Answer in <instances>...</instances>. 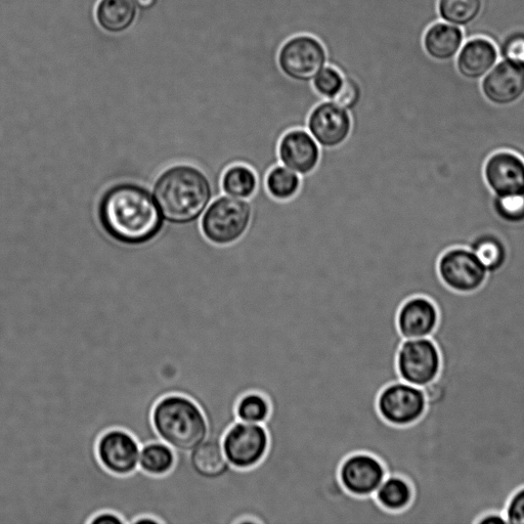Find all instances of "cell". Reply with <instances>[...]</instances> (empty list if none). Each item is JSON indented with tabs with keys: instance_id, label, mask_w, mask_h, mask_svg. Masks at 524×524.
<instances>
[{
	"instance_id": "cell-1",
	"label": "cell",
	"mask_w": 524,
	"mask_h": 524,
	"mask_svg": "<svg viewBox=\"0 0 524 524\" xmlns=\"http://www.w3.org/2000/svg\"><path fill=\"white\" fill-rule=\"evenodd\" d=\"M99 217L109 236L128 245L147 243L162 228V217L153 197L133 184L108 190L101 200Z\"/></svg>"
},
{
	"instance_id": "cell-2",
	"label": "cell",
	"mask_w": 524,
	"mask_h": 524,
	"mask_svg": "<svg viewBox=\"0 0 524 524\" xmlns=\"http://www.w3.org/2000/svg\"><path fill=\"white\" fill-rule=\"evenodd\" d=\"M154 196L166 220L181 225L198 221L214 199L206 172L191 165L166 170L155 184Z\"/></svg>"
},
{
	"instance_id": "cell-3",
	"label": "cell",
	"mask_w": 524,
	"mask_h": 524,
	"mask_svg": "<svg viewBox=\"0 0 524 524\" xmlns=\"http://www.w3.org/2000/svg\"><path fill=\"white\" fill-rule=\"evenodd\" d=\"M251 217L252 207L249 200L223 194L214 198L203 213L201 232L214 245H231L245 235Z\"/></svg>"
},
{
	"instance_id": "cell-4",
	"label": "cell",
	"mask_w": 524,
	"mask_h": 524,
	"mask_svg": "<svg viewBox=\"0 0 524 524\" xmlns=\"http://www.w3.org/2000/svg\"><path fill=\"white\" fill-rule=\"evenodd\" d=\"M442 359L430 337L405 339L399 349L397 368L402 381L425 387L438 378Z\"/></svg>"
},
{
	"instance_id": "cell-5",
	"label": "cell",
	"mask_w": 524,
	"mask_h": 524,
	"mask_svg": "<svg viewBox=\"0 0 524 524\" xmlns=\"http://www.w3.org/2000/svg\"><path fill=\"white\" fill-rule=\"evenodd\" d=\"M438 273L442 282L451 290L468 294L482 288L489 272L477 256L467 247L447 249L438 261Z\"/></svg>"
},
{
	"instance_id": "cell-6",
	"label": "cell",
	"mask_w": 524,
	"mask_h": 524,
	"mask_svg": "<svg viewBox=\"0 0 524 524\" xmlns=\"http://www.w3.org/2000/svg\"><path fill=\"white\" fill-rule=\"evenodd\" d=\"M222 442L229 463L236 469H249L259 464L270 445L264 424L239 420L227 430Z\"/></svg>"
},
{
	"instance_id": "cell-7",
	"label": "cell",
	"mask_w": 524,
	"mask_h": 524,
	"mask_svg": "<svg viewBox=\"0 0 524 524\" xmlns=\"http://www.w3.org/2000/svg\"><path fill=\"white\" fill-rule=\"evenodd\" d=\"M426 397L422 387L405 381L384 387L377 400L380 416L393 426H408L422 418L426 411Z\"/></svg>"
},
{
	"instance_id": "cell-8",
	"label": "cell",
	"mask_w": 524,
	"mask_h": 524,
	"mask_svg": "<svg viewBox=\"0 0 524 524\" xmlns=\"http://www.w3.org/2000/svg\"><path fill=\"white\" fill-rule=\"evenodd\" d=\"M326 53L321 43L310 36H298L281 50L279 64L283 73L299 82H309L323 69Z\"/></svg>"
},
{
	"instance_id": "cell-9",
	"label": "cell",
	"mask_w": 524,
	"mask_h": 524,
	"mask_svg": "<svg viewBox=\"0 0 524 524\" xmlns=\"http://www.w3.org/2000/svg\"><path fill=\"white\" fill-rule=\"evenodd\" d=\"M351 112L334 101H322L311 111L307 129L321 148L333 149L344 144L351 136Z\"/></svg>"
},
{
	"instance_id": "cell-10",
	"label": "cell",
	"mask_w": 524,
	"mask_h": 524,
	"mask_svg": "<svg viewBox=\"0 0 524 524\" xmlns=\"http://www.w3.org/2000/svg\"><path fill=\"white\" fill-rule=\"evenodd\" d=\"M141 448L133 434L114 428L101 435L97 454L106 470L114 475L126 476L139 469Z\"/></svg>"
},
{
	"instance_id": "cell-11",
	"label": "cell",
	"mask_w": 524,
	"mask_h": 524,
	"mask_svg": "<svg viewBox=\"0 0 524 524\" xmlns=\"http://www.w3.org/2000/svg\"><path fill=\"white\" fill-rule=\"evenodd\" d=\"M485 100L495 107H512L524 98V64L507 60L497 65L480 83Z\"/></svg>"
},
{
	"instance_id": "cell-12",
	"label": "cell",
	"mask_w": 524,
	"mask_h": 524,
	"mask_svg": "<svg viewBox=\"0 0 524 524\" xmlns=\"http://www.w3.org/2000/svg\"><path fill=\"white\" fill-rule=\"evenodd\" d=\"M483 176L497 197L524 194V158L511 150H499L485 161Z\"/></svg>"
},
{
	"instance_id": "cell-13",
	"label": "cell",
	"mask_w": 524,
	"mask_h": 524,
	"mask_svg": "<svg viewBox=\"0 0 524 524\" xmlns=\"http://www.w3.org/2000/svg\"><path fill=\"white\" fill-rule=\"evenodd\" d=\"M387 476L383 463L369 453L348 456L339 468V480L344 490L357 497L374 496Z\"/></svg>"
},
{
	"instance_id": "cell-14",
	"label": "cell",
	"mask_w": 524,
	"mask_h": 524,
	"mask_svg": "<svg viewBox=\"0 0 524 524\" xmlns=\"http://www.w3.org/2000/svg\"><path fill=\"white\" fill-rule=\"evenodd\" d=\"M278 154L281 164L304 177L317 168L321 159V147L308 129L294 128L281 138Z\"/></svg>"
},
{
	"instance_id": "cell-15",
	"label": "cell",
	"mask_w": 524,
	"mask_h": 524,
	"mask_svg": "<svg viewBox=\"0 0 524 524\" xmlns=\"http://www.w3.org/2000/svg\"><path fill=\"white\" fill-rule=\"evenodd\" d=\"M499 50L486 37H475L464 42L456 57V69L468 81L483 80L499 61Z\"/></svg>"
},
{
	"instance_id": "cell-16",
	"label": "cell",
	"mask_w": 524,
	"mask_h": 524,
	"mask_svg": "<svg viewBox=\"0 0 524 524\" xmlns=\"http://www.w3.org/2000/svg\"><path fill=\"white\" fill-rule=\"evenodd\" d=\"M439 319V310L431 299L414 296L403 303L397 323L404 339L425 338L434 332Z\"/></svg>"
},
{
	"instance_id": "cell-17",
	"label": "cell",
	"mask_w": 524,
	"mask_h": 524,
	"mask_svg": "<svg viewBox=\"0 0 524 524\" xmlns=\"http://www.w3.org/2000/svg\"><path fill=\"white\" fill-rule=\"evenodd\" d=\"M189 464L194 474L202 480L196 509V524H198L199 504L203 488L205 485L217 482V480L225 477L233 467L227 459L223 442L209 439L190 453Z\"/></svg>"
},
{
	"instance_id": "cell-18",
	"label": "cell",
	"mask_w": 524,
	"mask_h": 524,
	"mask_svg": "<svg viewBox=\"0 0 524 524\" xmlns=\"http://www.w3.org/2000/svg\"><path fill=\"white\" fill-rule=\"evenodd\" d=\"M464 42L463 30L443 21L427 29L423 37V48L430 59L447 63L456 59Z\"/></svg>"
},
{
	"instance_id": "cell-19",
	"label": "cell",
	"mask_w": 524,
	"mask_h": 524,
	"mask_svg": "<svg viewBox=\"0 0 524 524\" xmlns=\"http://www.w3.org/2000/svg\"><path fill=\"white\" fill-rule=\"evenodd\" d=\"M467 248L482 261L489 274L501 271L507 264L508 246L503 236L495 231L476 234L470 240Z\"/></svg>"
},
{
	"instance_id": "cell-20",
	"label": "cell",
	"mask_w": 524,
	"mask_h": 524,
	"mask_svg": "<svg viewBox=\"0 0 524 524\" xmlns=\"http://www.w3.org/2000/svg\"><path fill=\"white\" fill-rule=\"evenodd\" d=\"M99 26L111 34L127 31L137 19V6L133 0H100L96 9Z\"/></svg>"
},
{
	"instance_id": "cell-21",
	"label": "cell",
	"mask_w": 524,
	"mask_h": 524,
	"mask_svg": "<svg viewBox=\"0 0 524 524\" xmlns=\"http://www.w3.org/2000/svg\"><path fill=\"white\" fill-rule=\"evenodd\" d=\"M374 496L385 510L399 512L410 506L413 488L403 476L387 475Z\"/></svg>"
},
{
	"instance_id": "cell-22",
	"label": "cell",
	"mask_w": 524,
	"mask_h": 524,
	"mask_svg": "<svg viewBox=\"0 0 524 524\" xmlns=\"http://www.w3.org/2000/svg\"><path fill=\"white\" fill-rule=\"evenodd\" d=\"M257 186V174L246 164H233L223 174L222 190L227 196L249 200L256 193Z\"/></svg>"
},
{
	"instance_id": "cell-23",
	"label": "cell",
	"mask_w": 524,
	"mask_h": 524,
	"mask_svg": "<svg viewBox=\"0 0 524 524\" xmlns=\"http://www.w3.org/2000/svg\"><path fill=\"white\" fill-rule=\"evenodd\" d=\"M177 462V454L162 441L149 443L141 448L139 468L152 476H164Z\"/></svg>"
},
{
	"instance_id": "cell-24",
	"label": "cell",
	"mask_w": 524,
	"mask_h": 524,
	"mask_svg": "<svg viewBox=\"0 0 524 524\" xmlns=\"http://www.w3.org/2000/svg\"><path fill=\"white\" fill-rule=\"evenodd\" d=\"M440 18L457 27L473 24L484 9V0H439Z\"/></svg>"
},
{
	"instance_id": "cell-25",
	"label": "cell",
	"mask_w": 524,
	"mask_h": 524,
	"mask_svg": "<svg viewBox=\"0 0 524 524\" xmlns=\"http://www.w3.org/2000/svg\"><path fill=\"white\" fill-rule=\"evenodd\" d=\"M301 177L283 164L273 167L267 174L266 188L271 197L279 201L294 198L300 190Z\"/></svg>"
},
{
	"instance_id": "cell-26",
	"label": "cell",
	"mask_w": 524,
	"mask_h": 524,
	"mask_svg": "<svg viewBox=\"0 0 524 524\" xmlns=\"http://www.w3.org/2000/svg\"><path fill=\"white\" fill-rule=\"evenodd\" d=\"M271 414L268 399L256 391L245 393L238 401L236 415L239 421L264 424Z\"/></svg>"
},
{
	"instance_id": "cell-27",
	"label": "cell",
	"mask_w": 524,
	"mask_h": 524,
	"mask_svg": "<svg viewBox=\"0 0 524 524\" xmlns=\"http://www.w3.org/2000/svg\"><path fill=\"white\" fill-rule=\"evenodd\" d=\"M492 208L501 222L508 225L524 224V194L507 197L494 195Z\"/></svg>"
},
{
	"instance_id": "cell-28",
	"label": "cell",
	"mask_w": 524,
	"mask_h": 524,
	"mask_svg": "<svg viewBox=\"0 0 524 524\" xmlns=\"http://www.w3.org/2000/svg\"><path fill=\"white\" fill-rule=\"evenodd\" d=\"M344 78L333 68L322 69L314 78L315 92L324 100H333L341 89Z\"/></svg>"
},
{
	"instance_id": "cell-29",
	"label": "cell",
	"mask_w": 524,
	"mask_h": 524,
	"mask_svg": "<svg viewBox=\"0 0 524 524\" xmlns=\"http://www.w3.org/2000/svg\"><path fill=\"white\" fill-rule=\"evenodd\" d=\"M362 97L361 84L354 78L347 77L344 78L340 91L332 101L351 112L360 104Z\"/></svg>"
},
{
	"instance_id": "cell-30",
	"label": "cell",
	"mask_w": 524,
	"mask_h": 524,
	"mask_svg": "<svg viewBox=\"0 0 524 524\" xmlns=\"http://www.w3.org/2000/svg\"><path fill=\"white\" fill-rule=\"evenodd\" d=\"M500 56L503 60L524 64V31H513L502 41Z\"/></svg>"
},
{
	"instance_id": "cell-31",
	"label": "cell",
	"mask_w": 524,
	"mask_h": 524,
	"mask_svg": "<svg viewBox=\"0 0 524 524\" xmlns=\"http://www.w3.org/2000/svg\"><path fill=\"white\" fill-rule=\"evenodd\" d=\"M505 517L508 524H524V487L517 490L509 499Z\"/></svg>"
},
{
	"instance_id": "cell-32",
	"label": "cell",
	"mask_w": 524,
	"mask_h": 524,
	"mask_svg": "<svg viewBox=\"0 0 524 524\" xmlns=\"http://www.w3.org/2000/svg\"><path fill=\"white\" fill-rule=\"evenodd\" d=\"M90 524H124V522L116 513L104 511L93 517Z\"/></svg>"
},
{
	"instance_id": "cell-33",
	"label": "cell",
	"mask_w": 524,
	"mask_h": 524,
	"mask_svg": "<svg viewBox=\"0 0 524 524\" xmlns=\"http://www.w3.org/2000/svg\"><path fill=\"white\" fill-rule=\"evenodd\" d=\"M507 523L506 517L498 513H490L480 518L476 524H498Z\"/></svg>"
},
{
	"instance_id": "cell-34",
	"label": "cell",
	"mask_w": 524,
	"mask_h": 524,
	"mask_svg": "<svg viewBox=\"0 0 524 524\" xmlns=\"http://www.w3.org/2000/svg\"><path fill=\"white\" fill-rule=\"evenodd\" d=\"M135 3L141 10L148 11L156 6L158 0H135Z\"/></svg>"
}]
</instances>
